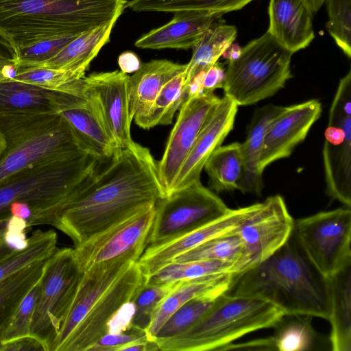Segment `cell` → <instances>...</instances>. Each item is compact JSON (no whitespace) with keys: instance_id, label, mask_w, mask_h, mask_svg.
Here are the masks:
<instances>
[{"instance_id":"obj_1","label":"cell","mask_w":351,"mask_h":351,"mask_svg":"<svg viewBox=\"0 0 351 351\" xmlns=\"http://www.w3.org/2000/svg\"><path fill=\"white\" fill-rule=\"evenodd\" d=\"M165 195L157 162L136 143L99 163L62 206L31 226H52L76 247Z\"/></svg>"},{"instance_id":"obj_2","label":"cell","mask_w":351,"mask_h":351,"mask_svg":"<svg viewBox=\"0 0 351 351\" xmlns=\"http://www.w3.org/2000/svg\"><path fill=\"white\" fill-rule=\"evenodd\" d=\"M145 280L138 261H121L84 271L51 351H89Z\"/></svg>"},{"instance_id":"obj_3","label":"cell","mask_w":351,"mask_h":351,"mask_svg":"<svg viewBox=\"0 0 351 351\" xmlns=\"http://www.w3.org/2000/svg\"><path fill=\"white\" fill-rule=\"evenodd\" d=\"M227 294L267 301L285 315H308L328 320L326 278L313 267L291 238L267 259L235 276Z\"/></svg>"},{"instance_id":"obj_4","label":"cell","mask_w":351,"mask_h":351,"mask_svg":"<svg viewBox=\"0 0 351 351\" xmlns=\"http://www.w3.org/2000/svg\"><path fill=\"white\" fill-rule=\"evenodd\" d=\"M127 0L0 1V28L16 49L53 36L117 22ZM17 51V50H16Z\"/></svg>"},{"instance_id":"obj_5","label":"cell","mask_w":351,"mask_h":351,"mask_svg":"<svg viewBox=\"0 0 351 351\" xmlns=\"http://www.w3.org/2000/svg\"><path fill=\"white\" fill-rule=\"evenodd\" d=\"M0 133L5 141L0 156V186L23 169L88 152L68 122L54 111L0 112Z\"/></svg>"},{"instance_id":"obj_6","label":"cell","mask_w":351,"mask_h":351,"mask_svg":"<svg viewBox=\"0 0 351 351\" xmlns=\"http://www.w3.org/2000/svg\"><path fill=\"white\" fill-rule=\"evenodd\" d=\"M284 315L263 300L224 293L186 330L155 341L162 351L219 350L250 332L274 328Z\"/></svg>"},{"instance_id":"obj_7","label":"cell","mask_w":351,"mask_h":351,"mask_svg":"<svg viewBox=\"0 0 351 351\" xmlns=\"http://www.w3.org/2000/svg\"><path fill=\"white\" fill-rule=\"evenodd\" d=\"M101 162L93 154L84 152L69 160L19 171L0 186V217L10 215V206L16 202L29 205L30 217L53 211Z\"/></svg>"},{"instance_id":"obj_8","label":"cell","mask_w":351,"mask_h":351,"mask_svg":"<svg viewBox=\"0 0 351 351\" xmlns=\"http://www.w3.org/2000/svg\"><path fill=\"white\" fill-rule=\"evenodd\" d=\"M293 53L267 32L229 60L223 84L224 95L238 106H249L274 95L291 77Z\"/></svg>"},{"instance_id":"obj_9","label":"cell","mask_w":351,"mask_h":351,"mask_svg":"<svg viewBox=\"0 0 351 351\" xmlns=\"http://www.w3.org/2000/svg\"><path fill=\"white\" fill-rule=\"evenodd\" d=\"M292 237L310 263L324 278L351 264L349 207L294 220Z\"/></svg>"},{"instance_id":"obj_10","label":"cell","mask_w":351,"mask_h":351,"mask_svg":"<svg viewBox=\"0 0 351 351\" xmlns=\"http://www.w3.org/2000/svg\"><path fill=\"white\" fill-rule=\"evenodd\" d=\"M82 274L73 248H57L45 263L31 335L40 340L47 351H51Z\"/></svg>"},{"instance_id":"obj_11","label":"cell","mask_w":351,"mask_h":351,"mask_svg":"<svg viewBox=\"0 0 351 351\" xmlns=\"http://www.w3.org/2000/svg\"><path fill=\"white\" fill-rule=\"evenodd\" d=\"M155 209L148 246L170 241L215 220L230 210L200 180L160 198L156 203Z\"/></svg>"},{"instance_id":"obj_12","label":"cell","mask_w":351,"mask_h":351,"mask_svg":"<svg viewBox=\"0 0 351 351\" xmlns=\"http://www.w3.org/2000/svg\"><path fill=\"white\" fill-rule=\"evenodd\" d=\"M155 213V205L150 206L74 247L80 269L84 272L117 261H138L149 245Z\"/></svg>"},{"instance_id":"obj_13","label":"cell","mask_w":351,"mask_h":351,"mask_svg":"<svg viewBox=\"0 0 351 351\" xmlns=\"http://www.w3.org/2000/svg\"><path fill=\"white\" fill-rule=\"evenodd\" d=\"M294 219L283 197L266 198L258 210L236 230L243 245L239 274L267 259L292 236Z\"/></svg>"},{"instance_id":"obj_14","label":"cell","mask_w":351,"mask_h":351,"mask_svg":"<svg viewBox=\"0 0 351 351\" xmlns=\"http://www.w3.org/2000/svg\"><path fill=\"white\" fill-rule=\"evenodd\" d=\"M219 99L214 93H201L186 99L181 106L163 155L157 162L159 177L166 195L171 192L200 130Z\"/></svg>"},{"instance_id":"obj_15","label":"cell","mask_w":351,"mask_h":351,"mask_svg":"<svg viewBox=\"0 0 351 351\" xmlns=\"http://www.w3.org/2000/svg\"><path fill=\"white\" fill-rule=\"evenodd\" d=\"M56 112L68 122L87 151L101 162L119 149L107 128L99 101L88 84L82 95L63 93Z\"/></svg>"},{"instance_id":"obj_16","label":"cell","mask_w":351,"mask_h":351,"mask_svg":"<svg viewBox=\"0 0 351 351\" xmlns=\"http://www.w3.org/2000/svg\"><path fill=\"white\" fill-rule=\"evenodd\" d=\"M256 203L245 207L231 209L215 220L167 243L148 246L138 263L147 278L176 257L203 243L235 231L260 207Z\"/></svg>"},{"instance_id":"obj_17","label":"cell","mask_w":351,"mask_h":351,"mask_svg":"<svg viewBox=\"0 0 351 351\" xmlns=\"http://www.w3.org/2000/svg\"><path fill=\"white\" fill-rule=\"evenodd\" d=\"M321 112L322 106L317 99L284 107L267 128L258 161L261 174L272 162L291 154L295 146L304 140Z\"/></svg>"},{"instance_id":"obj_18","label":"cell","mask_w":351,"mask_h":351,"mask_svg":"<svg viewBox=\"0 0 351 351\" xmlns=\"http://www.w3.org/2000/svg\"><path fill=\"white\" fill-rule=\"evenodd\" d=\"M238 107L227 96L220 98L200 130L169 194L200 180L206 161L232 130Z\"/></svg>"},{"instance_id":"obj_19","label":"cell","mask_w":351,"mask_h":351,"mask_svg":"<svg viewBox=\"0 0 351 351\" xmlns=\"http://www.w3.org/2000/svg\"><path fill=\"white\" fill-rule=\"evenodd\" d=\"M129 75L121 71L93 73L85 76L95 93L107 125L118 149L134 145L130 128L132 118L128 95Z\"/></svg>"},{"instance_id":"obj_20","label":"cell","mask_w":351,"mask_h":351,"mask_svg":"<svg viewBox=\"0 0 351 351\" xmlns=\"http://www.w3.org/2000/svg\"><path fill=\"white\" fill-rule=\"evenodd\" d=\"M222 15L193 10L175 12L170 21L142 35L134 45L150 49H192Z\"/></svg>"},{"instance_id":"obj_21","label":"cell","mask_w":351,"mask_h":351,"mask_svg":"<svg viewBox=\"0 0 351 351\" xmlns=\"http://www.w3.org/2000/svg\"><path fill=\"white\" fill-rule=\"evenodd\" d=\"M267 32L292 53L313 40L312 12L302 0H270Z\"/></svg>"},{"instance_id":"obj_22","label":"cell","mask_w":351,"mask_h":351,"mask_svg":"<svg viewBox=\"0 0 351 351\" xmlns=\"http://www.w3.org/2000/svg\"><path fill=\"white\" fill-rule=\"evenodd\" d=\"M231 273H221L191 280L180 281L156 307L145 329L149 339L154 338L164 323L189 300L199 297L217 298L226 293L234 277Z\"/></svg>"},{"instance_id":"obj_23","label":"cell","mask_w":351,"mask_h":351,"mask_svg":"<svg viewBox=\"0 0 351 351\" xmlns=\"http://www.w3.org/2000/svg\"><path fill=\"white\" fill-rule=\"evenodd\" d=\"M186 64L168 60H152L141 64L132 75H129L130 111L134 119L149 108L162 86L173 77L184 71Z\"/></svg>"},{"instance_id":"obj_24","label":"cell","mask_w":351,"mask_h":351,"mask_svg":"<svg viewBox=\"0 0 351 351\" xmlns=\"http://www.w3.org/2000/svg\"><path fill=\"white\" fill-rule=\"evenodd\" d=\"M115 23L112 21L84 31L55 56L35 67L71 71L85 76L92 60L108 43Z\"/></svg>"},{"instance_id":"obj_25","label":"cell","mask_w":351,"mask_h":351,"mask_svg":"<svg viewBox=\"0 0 351 351\" xmlns=\"http://www.w3.org/2000/svg\"><path fill=\"white\" fill-rule=\"evenodd\" d=\"M284 107L269 104L256 110L249 125L245 141L241 143L243 177L240 191L258 196L263 189L258 161L267 128Z\"/></svg>"},{"instance_id":"obj_26","label":"cell","mask_w":351,"mask_h":351,"mask_svg":"<svg viewBox=\"0 0 351 351\" xmlns=\"http://www.w3.org/2000/svg\"><path fill=\"white\" fill-rule=\"evenodd\" d=\"M326 279L330 301L331 350L351 351V264Z\"/></svg>"},{"instance_id":"obj_27","label":"cell","mask_w":351,"mask_h":351,"mask_svg":"<svg viewBox=\"0 0 351 351\" xmlns=\"http://www.w3.org/2000/svg\"><path fill=\"white\" fill-rule=\"evenodd\" d=\"M63 93L16 80L0 82V112H56Z\"/></svg>"},{"instance_id":"obj_28","label":"cell","mask_w":351,"mask_h":351,"mask_svg":"<svg viewBox=\"0 0 351 351\" xmlns=\"http://www.w3.org/2000/svg\"><path fill=\"white\" fill-rule=\"evenodd\" d=\"M237 28L220 19L210 25L192 47L193 55L186 64L187 86L193 79L206 73L230 47L237 37ZM186 86V88H187Z\"/></svg>"},{"instance_id":"obj_29","label":"cell","mask_w":351,"mask_h":351,"mask_svg":"<svg viewBox=\"0 0 351 351\" xmlns=\"http://www.w3.org/2000/svg\"><path fill=\"white\" fill-rule=\"evenodd\" d=\"M204 169L210 188L216 192L240 191L244 169L241 143L234 142L217 147L206 161Z\"/></svg>"},{"instance_id":"obj_30","label":"cell","mask_w":351,"mask_h":351,"mask_svg":"<svg viewBox=\"0 0 351 351\" xmlns=\"http://www.w3.org/2000/svg\"><path fill=\"white\" fill-rule=\"evenodd\" d=\"M185 70L169 80L147 110L141 117L134 119L138 126L148 130L158 125L172 123L175 113L187 99Z\"/></svg>"},{"instance_id":"obj_31","label":"cell","mask_w":351,"mask_h":351,"mask_svg":"<svg viewBox=\"0 0 351 351\" xmlns=\"http://www.w3.org/2000/svg\"><path fill=\"white\" fill-rule=\"evenodd\" d=\"M312 316L284 315L274 327L271 337L276 350L311 351L318 342L312 324Z\"/></svg>"},{"instance_id":"obj_32","label":"cell","mask_w":351,"mask_h":351,"mask_svg":"<svg viewBox=\"0 0 351 351\" xmlns=\"http://www.w3.org/2000/svg\"><path fill=\"white\" fill-rule=\"evenodd\" d=\"M45 261L34 263L0 282V332L24 296L39 281Z\"/></svg>"},{"instance_id":"obj_33","label":"cell","mask_w":351,"mask_h":351,"mask_svg":"<svg viewBox=\"0 0 351 351\" xmlns=\"http://www.w3.org/2000/svg\"><path fill=\"white\" fill-rule=\"evenodd\" d=\"M253 0H130L125 9L134 12L199 11L223 14L238 10Z\"/></svg>"},{"instance_id":"obj_34","label":"cell","mask_w":351,"mask_h":351,"mask_svg":"<svg viewBox=\"0 0 351 351\" xmlns=\"http://www.w3.org/2000/svg\"><path fill=\"white\" fill-rule=\"evenodd\" d=\"M84 77L85 76L71 71L19 66L17 75L12 80L36 85L53 91L80 95L87 88Z\"/></svg>"},{"instance_id":"obj_35","label":"cell","mask_w":351,"mask_h":351,"mask_svg":"<svg viewBox=\"0 0 351 351\" xmlns=\"http://www.w3.org/2000/svg\"><path fill=\"white\" fill-rule=\"evenodd\" d=\"M221 273H231L235 275L234 265L217 260L170 263L147 277L145 285H165Z\"/></svg>"},{"instance_id":"obj_36","label":"cell","mask_w":351,"mask_h":351,"mask_svg":"<svg viewBox=\"0 0 351 351\" xmlns=\"http://www.w3.org/2000/svg\"><path fill=\"white\" fill-rule=\"evenodd\" d=\"M58 237L53 230H36L28 237V245L0 263V282L37 261L49 258L57 249Z\"/></svg>"},{"instance_id":"obj_37","label":"cell","mask_w":351,"mask_h":351,"mask_svg":"<svg viewBox=\"0 0 351 351\" xmlns=\"http://www.w3.org/2000/svg\"><path fill=\"white\" fill-rule=\"evenodd\" d=\"M242 256V243L235 230L210 239L176 257L171 263L217 260L232 264L237 276Z\"/></svg>"},{"instance_id":"obj_38","label":"cell","mask_w":351,"mask_h":351,"mask_svg":"<svg viewBox=\"0 0 351 351\" xmlns=\"http://www.w3.org/2000/svg\"><path fill=\"white\" fill-rule=\"evenodd\" d=\"M217 298L199 296L186 302L164 323L154 341L170 338L186 330L211 307Z\"/></svg>"},{"instance_id":"obj_39","label":"cell","mask_w":351,"mask_h":351,"mask_svg":"<svg viewBox=\"0 0 351 351\" xmlns=\"http://www.w3.org/2000/svg\"><path fill=\"white\" fill-rule=\"evenodd\" d=\"M40 291L38 281L24 296L1 330L0 342L31 335V324Z\"/></svg>"},{"instance_id":"obj_40","label":"cell","mask_w":351,"mask_h":351,"mask_svg":"<svg viewBox=\"0 0 351 351\" xmlns=\"http://www.w3.org/2000/svg\"><path fill=\"white\" fill-rule=\"evenodd\" d=\"M328 20L326 28L336 44L351 58V0H324Z\"/></svg>"},{"instance_id":"obj_41","label":"cell","mask_w":351,"mask_h":351,"mask_svg":"<svg viewBox=\"0 0 351 351\" xmlns=\"http://www.w3.org/2000/svg\"><path fill=\"white\" fill-rule=\"evenodd\" d=\"M82 32L53 36L19 47L16 49V63L19 67L35 66L55 56L63 47Z\"/></svg>"},{"instance_id":"obj_42","label":"cell","mask_w":351,"mask_h":351,"mask_svg":"<svg viewBox=\"0 0 351 351\" xmlns=\"http://www.w3.org/2000/svg\"><path fill=\"white\" fill-rule=\"evenodd\" d=\"M180 282L160 285L145 284L133 300L135 311L132 324L145 330L158 305Z\"/></svg>"},{"instance_id":"obj_43","label":"cell","mask_w":351,"mask_h":351,"mask_svg":"<svg viewBox=\"0 0 351 351\" xmlns=\"http://www.w3.org/2000/svg\"><path fill=\"white\" fill-rule=\"evenodd\" d=\"M149 339L144 329L131 325L127 330L116 334H106L89 351H124L129 345Z\"/></svg>"},{"instance_id":"obj_44","label":"cell","mask_w":351,"mask_h":351,"mask_svg":"<svg viewBox=\"0 0 351 351\" xmlns=\"http://www.w3.org/2000/svg\"><path fill=\"white\" fill-rule=\"evenodd\" d=\"M27 229V224L25 219L10 215L3 239L12 250H23L28 245V238L25 233Z\"/></svg>"},{"instance_id":"obj_45","label":"cell","mask_w":351,"mask_h":351,"mask_svg":"<svg viewBox=\"0 0 351 351\" xmlns=\"http://www.w3.org/2000/svg\"><path fill=\"white\" fill-rule=\"evenodd\" d=\"M135 307L133 301L119 308L107 324L106 334H116L127 330L132 325Z\"/></svg>"},{"instance_id":"obj_46","label":"cell","mask_w":351,"mask_h":351,"mask_svg":"<svg viewBox=\"0 0 351 351\" xmlns=\"http://www.w3.org/2000/svg\"><path fill=\"white\" fill-rule=\"evenodd\" d=\"M0 351H47V348L40 340L29 335L0 342Z\"/></svg>"},{"instance_id":"obj_47","label":"cell","mask_w":351,"mask_h":351,"mask_svg":"<svg viewBox=\"0 0 351 351\" xmlns=\"http://www.w3.org/2000/svg\"><path fill=\"white\" fill-rule=\"evenodd\" d=\"M225 75V69L222 64L217 62L204 74L202 84V93H213L219 88H222Z\"/></svg>"},{"instance_id":"obj_48","label":"cell","mask_w":351,"mask_h":351,"mask_svg":"<svg viewBox=\"0 0 351 351\" xmlns=\"http://www.w3.org/2000/svg\"><path fill=\"white\" fill-rule=\"evenodd\" d=\"M276 350L271 337L252 340L234 344L230 343L220 348L219 350Z\"/></svg>"},{"instance_id":"obj_49","label":"cell","mask_w":351,"mask_h":351,"mask_svg":"<svg viewBox=\"0 0 351 351\" xmlns=\"http://www.w3.org/2000/svg\"><path fill=\"white\" fill-rule=\"evenodd\" d=\"M117 62L121 71L126 74L135 73L141 65L138 57L128 51L119 55Z\"/></svg>"},{"instance_id":"obj_50","label":"cell","mask_w":351,"mask_h":351,"mask_svg":"<svg viewBox=\"0 0 351 351\" xmlns=\"http://www.w3.org/2000/svg\"><path fill=\"white\" fill-rule=\"evenodd\" d=\"M0 60L16 62V48L10 38L0 28Z\"/></svg>"},{"instance_id":"obj_51","label":"cell","mask_w":351,"mask_h":351,"mask_svg":"<svg viewBox=\"0 0 351 351\" xmlns=\"http://www.w3.org/2000/svg\"><path fill=\"white\" fill-rule=\"evenodd\" d=\"M9 211L10 215L22 218L26 221L29 218L32 210L29 205L25 202H16L10 204Z\"/></svg>"},{"instance_id":"obj_52","label":"cell","mask_w":351,"mask_h":351,"mask_svg":"<svg viewBox=\"0 0 351 351\" xmlns=\"http://www.w3.org/2000/svg\"><path fill=\"white\" fill-rule=\"evenodd\" d=\"M16 251L10 249L2 239L0 240V263L12 256Z\"/></svg>"},{"instance_id":"obj_53","label":"cell","mask_w":351,"mask_h":351,"mask_svg":"<svg viewBox=\"0 0 351 351\" xmlns=\"http://www.w3.org/2000/svg\"><path fill=\"white\" fill-rule=\"evenodd\" d=\"M312 13L316 12L323 5L324 0H302Z\"/></svg>"},{"instance_id":"obj_54","label":"cell","mask_w":351,"mask_h":351,"mask_svg":"<svg viewBox=\"0 0 351 351\" xmlns=\"http://www.w3.org/2000/svg\"><path fill=\"white\" fill-rule=\"evenodd\" d=\"M10 217V215L0 217V240H1L3 237V234L7 226V223Z\"/></svg>"},{"instance_id":"obj_55","label":"cell","mask_w":351,"mask_h":351,"mask_svg":"<svg viewBox=\"0 0 351 351\" xmlns=\"http://www.w3.org/2000/svg\"><path fill=\"white\" fill-rule=\"evenodd\" d=\"M5 147V141L3 135L0 133V156Z\"/></svg>"},{"instance_id":"obj_56","label":"cell","mask_w":351,"mask_h":351,"mask_svg":"<svg viewBox=\"0 0 351 351\" xmlns=\"http://www.w3.org/2000/svg\"><path fill=\"white\" fill-rule=\"evenodd\" d=\"M3 61L4 60H0V82L5 80L1 72V65Z\"/></svg>"}]
</instances>
